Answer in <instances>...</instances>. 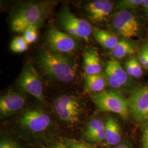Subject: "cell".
I'll use <instances>...</instances> for the list:
<instances>
[{
	"mask_svg": "<svg viewBox=\"0 0 148 148\" xmlns=\"http://www.w3.org/2000/svg\"><path fill=\"white\" fill-rule=\"evenodd\" d=\"M54 7L51 1L27 3L21 5L11 18L12 30L16 32H24L27 27L41 24L49 15Z\"/></svg>",
	"mask_w": 148,
	"mask_h": 148,
	"instance_id": "obj_1",
	"label": "cell"
},
{
	"mask_svg": "<svg viewBox=\"0 0 148 148\" xmlns=\"http://www.w3.org/2000/svg\"><path fill=\"white\" fill-rule=\"evenodd\" d=\"M38 64L45 74L54 79L70 82L75 77V64L63 54L44 51L38 56Z\"/></svg>",
	"mask_w": 148,
	"mask_h": 148,
	"instance_id": "obj_2",
	"label": "cell"
},
{
	"mask_svg": "<svg viewBox=\"0 0 148 148\" xmlns=\"http://www.w3.org/2000/svg\"><path fill=\"white\" fill-rule=\"evenodd\" d=\"M91 99L101 111L115 113L125 120L128 118L130 114L128 99L117 92L104 90L91 95Z\"/></svg>",
	"mask_w": 148,
	"mask_h": 148,
	"instance_id": "obj_3",
	"label": "cell"
},
{
	"mask_svg": "<svg viewBox=\"0 0 148 148\" xmlns=\"http://www.w3.org/2000/svg\"><path fill=\"white\" fill-rule=\"evenodd\" d=\"M59 24L74 38L88 41L93 33V27L85 19L75 16L67 6H63L59 15Z\"/></svg>",
	"mask_w": 148,
	"mask_h": 148,
	"instance_id": "obj_4",
	"label": "cell"
},
{
	"mask_svg": "<svg viewBox=\"0 0 148 148\" xmlns=\"http://www.w3.org/2000/svg\"><path fill=\"white\" fill-rule=\"evenodd\" d=\"M111 30L117 35L128 39L136 37L140 32L137 17L130 11H117L110 22Z\"/></svg>",
	"mask_w": 148,
	"mask_h": 148,
	"instance_id": "obj_5",
	"label": "cell"
},
{
	"mask_svg": "<svg viewBox=\"0 0 148 148\" xmlns=\"http://www.w3.org/2000/svg\"><path fill=\"white\" fill-rule=\"evenodd\" d=\"M53 108L59 118L69 125L79 121L81 106L78 99L73 95H60L53 102Z\"/></svg>",
	"mask_w": 148,
	"mask_h": 148,
	"instance_id": "obj_6",
	"label": "cell"
},
{
	"mask_svg": "<svg viewBox=\"0 0 148 148\" xmlns=\"http://www.w3.org/2000/svg\"><path fill=\"white\" fill-rule=\"evenodd\" d=\"M18 85L22 90L44 103L43 85L36 69L30 64H26L18 79Z\"/></svg>",
	"mask_w": 148,
	"mask_h": 148,
	"instance_id": "obj_7",
	"label": "cell"
},
{
	"mask_svg": "<svg viewBox=\"0 0 148 148\" xmlns=\"http://www.w3.org/2000/svg\"><path fill=\"white\" fill-rule=\"evenodd\" d=\"M133 119L142 125L148 121V85L133 91L128 99Z\"/></svg>",
	"mask_w": 148,
	"mask_h": 148,
	"instance_id": "obj_8",
	"label": "cell"
},
{
	"mask_svg": "<svg viewBox=\"0 0 148 148\" xmlns=\"http://www.w3.org/2000/svg\"><path fill=\"white\" fill-rule=\"evenodd\" d=\"M47 42L52 51L62 54L72 53L77 48V43L74 37L53 26L48 29Z\"/></svg>",
	"mask_w": 148,
	"mask_h": 148,
	"instance_id": "obj_9",
	"label": "cell"
},
{
	"mask_svg": "<svg viewBox=\"0 0 148 148\" xmlns=\"http://www.w3.org/2000/svg\"><path fill=\"white\" fill-rule=\"evenodd\" d=\"M51 122L50 117L43 111L38 109H28L24 111L20 119L22 126L33 132L45 130Z\"/></svg>",
	"mask_w": 148,
	"mask_h": 148,
	"instance_id": "obj_10",
	"label": "cell"
},
{
	"mask_svg": "<svg viewBox=\"0 0 148 148\" xmlns=\"http://www.w3.org/2000/svg\"><path fill=\"white\" fill-rule=\"evenodd\" d=\"M104 75L111 88L120 89L129 84V77L125 69L116 59L111 58L106 64Z\"/></svg>",
	"mask_w": 148,
	"mask_h": 148,
	"instance_id": "obj_11",
	"label": "cell"
},
{
	"mask_svg": "<svg viewBox=\"0 0 148 148\" xmlns=\"http://www.w3.org/2000/svg\"><path fill=\"white\" fill-rule=\"evenodd\" d=\"M25 104V99L23 95L14 92H8L0 98L1 116H6L21 110Z\"/></svg>",
	"mask_w": 148,
	"mask_h": 148,
	"instance_id": "obj_12",
	"label": "cell"
},
{
	"mask_svg": "<svg viewBox=\"0 0 148 148\" xmlns=\"http://www.w3.org/2000/svg\"><path fill=\"white\" fill-rule=\"evenodd\" d=\"M90 19L95 22H102L109 16L113 10V5L110 1L96 0L86 5Z\"/></svg>",
	"mask_w": 148,
	"mask_h": 148,
	"instance_id": "obj_13",
	"label": "cell"
},
{
	"mask_svg": "<svg viewBox=\"0 0 148 148\" xmlns=\"http://www.w3.org/2000/svg\"><path fill=\"white\" fill-rule=\"evenodd\" d=\"M85 137L92 142L101 143L106 142V125L100 119L94 118L87 123Z\"/></svg>",
	"mask_w": 148,
	"mask_h": 148,
	"instance_id": "obj_14",
	"label": "cell"
},
{
	"mask_svg": "<svg viewBox=\"0 0 148 148\" xmlns=\"http://www.w3.org/2000/svg\"><path fill=\"white\" fill-rule=\"evenodd\" d=\"M106 125V142L108 145L115 147L122 143L121 129L118 121L114 117H107Z\"/></svg>",
	"mask_w": 148,
	"mask_h": 148,
	"instance_id": "obj_15",
	"label": "cell"
},
{
	"mask_svg": "<svg viewBox=\"0 0 148 148\" xmlns=\"http://www.w3.org/2000/svg\"><path fill=\"white\" fill-rule=\"evenodd\" d=\"M84 68L86 75L101 74L102 66L97 51L92 49L85 51L84 53Z\"/></svg>",
	"mask_w": 148,
	"mask_h": 148,
	"instance_id": "obj_16",
	"label": "cell"
},
{
	"mask_svg": "<svg viewBox=\"0 0 148 148\" xmlns=\"http://www.w3.org/2000/svg\"><path fill=\"white\" fill-rule=\"evenodd\" d=\"M138 46L136 43L128 39L121 38L116 46L111 50L114 58L121 59L130 56H133L137 52Z\"/></svg>",
	"mask_w": 148,
	"mask_h": 148,
	"instance_id": "obj_17",
	"label": "cell"
},
{
	"mask_svg": "<svg viewBox=\"0 0 148 148\" xmlns=\"http://www.w3.org/2000/svg\"><path fill=\"white\" fill-rule=\"evenodd\" d=\"M93 34L97 41L107 49L112 50L119 41L114 34L96 27H93Z\"/></svg>",
	"mask_w": 148,
	"mask_h": 148,
	"instance_id": "obj_18",
	"label": "cell"
},
{
	"mask_svg": "<svg viewBox=\"0 0 148 148\" xmlns=\"http://www.w3.org/2000/svg\"><path fill=\"white\" fill-rule=\"evenodd\" d=\"M85 79L87 88L95 93L103 91L106 86L107 79L103 74L86 75Z\"/></svg>",
	"mask_w": 148,
	"mask_h": 148,
	"instance_id": "obj_19",
	"label": "cell"
},
{
	"mask_svg": "<svg viewBox=\"0 0 148 148\" xmlns=\"http://www.w3.org/2000/svg\"><path fill=\"white\" fill-rule=\"evenodd\" d=\"M144 0H122L118 2L116 9L117 11H130L142 6Z\"/></svg>",
	"mask_w": 148,
	"mask_h": 148,
	"instance_id": "obj_20",
	"label": "cell"
},
{
	"mask_svg": "<svg viewBox=\"0 0 148 148\" xmlns=\"http://www.w3.org/2000/svg\"><path fill=\"white\" fill-rule=\"evenodd\" d=\"M28 43L24 38L21 36L16 37L11 42V49L16 53H22L26 51L28 48Z\"/></svg>",
	"mask_w": 148,
	"mask_h": 148,
	"instance_id": "obj_21",
	"label": "cell"
},
{
	"mask_svg": "<svg viewBox=\"0 0 148 148\" xmlns=\"http://www.w3.org/2000/svg\"><path fill=\"white\" fill-rule=\"evenodd\" d=\"M64 140L65 144L68 148H97L95 145L90 144L75 139L65 138Z\"/></svg>",
	"mask_w": 148,
	"mask_h": 148,
	"instance_id": "obj_22",
	"label": "cell"
},
{
	"mask_svg": "<svg viewBox=\"0 0 148 148\" xmlns=\"http://www.w3.org/2000/svg\"><path fill=\"white\" fill-rule=\"evenodd\" d=\"M38 27L32 25L27 27L24 32L23 37L24 38L28 45L35 42L38 38Z\"/></svg>",
	"mask_w": 148,
	"mask_h": 148,
	"instance_id": "obj_23",
	"label": "cell"
},
{
	"mask_svg": "<svg viewBox=\"0 0 148 148\" xmlns=\"http://www.w3.org/2000/svg\"><path fill=\"white\" fill-rule=\"evenodd\" d=\"M133 60V76L135 79H139L143 75V70L142 65L140 63L138 57L136 54L132 56Z\"/></svg>",
	"mask_w": 148,
	"mask_h": 148,
	"instance_id": "obj_24",
	"label": "cell"
},
{
	"mask_svg": "<svg viewBox=\"0 0 148 148\" xmlns=\"http://www.w3.org/2000/svg\"><path fill=\"white\" fill-rule=\"evenodd\" d=\"M140 148H148V121L142 125Z\"/></svg>",
	"mask_w": 148,
	"mask_h": 148,
	"instance_id": "obj_25",
	"label": "cell"
},
{
	"mask_svg": "<svg viewBox=\"0 0 148 148\" xmlns=\"http://www.w3.org/2000/svg\"><path fill=\"white\" fill-rule=\"evenodd\" d=\"M125 70L130 77L133 76V68L132 56L125 63Z\"/></svg>",
	"mask_w": 148,
	"mask_h": 148,
	"instance_id": "obj_26",
	"label": "cell"
},
{
	"mask_svg": "<svg viewBox=\"0 0 148 148\" xmlns=\"http://www.w3.org/2000/svg\"><path fill=\"white\" fill-rule=\"evenodd\" d=\"M138 59L140 63L141 64V65H143V66L145 65V64L147 63L148 56H147L146 51H145V48L144 47L142 48V49L140 50L139 53L138 54Z\"/></svg>",
	"mask_w": 148,
	"mask_h": 148,
	"instance_id": "obj_27",
	"label": "cell"
},
{
	"mask_svg": "<svg viewBox=\"0 0 148 148\" xmlns=\"http://www.w3.org/2000/svg\"><path fill=\"white\" fill-rule=\"evenodd\" d=\"M112 148H133L132 145L128 142H122L119 145Z\"/></svg>",
	"mask_w": 148,
	"mask_h": 148,
	"instance_id": "obj_28",
	"label": "cell"
},
{
	"mask_svg": "<svg viewBox=\"0 0 148 148\" xmlns=\"http://www.w3.org/2000/svg\"><path fill=\"white\" fill-rule=\"evenodd\" d=\"M11 140H3L0 143V148H10Z\"/></svg>",
	"mask_w": 148,
	"mask_h": 148,
	"instance_id": "obj_29",
	"label": "cell"
},
{
	"mask_svg": "<svg viewBox=\"0 0 148 148\" xmlns=\"http://www.w3.org/2000/svg\"><path fill=\"white\" fill-rule=\"evenodd\" d=\"M142 7L145 11L148 13V0H144Z\"/></svg>",
	"mask_w": 148,
	"mask_h": 148,
	"instance_id": "obj_30",
	"label": "cell"
},
{
	"mask_svg": "<svg viewBox=\"0 0 148 148\" xmlns=\"http://www.w3.org/2000/svg\"><path fill=\"white\" fill-rule=\"evenodd\" d=\"M53 148H68L65 144H64L62 143H58L56 145H55Z\"/></svg>",
	"mask_w": 148,
	"mask_h": 148,
	"instance_id": "obj_31",
	"label": "cell"
},
{
	"mask_svg": "<svg viewBox=\"0 0 148 148\" xmlns=\"http://www.w3.org/2000/svg\"><path fill=\"white\" fill-rule=\"evenodd\" d=\"M10 148H19V147H18L17 144L14 142H13V141L11 140Z\"/></svg>",
	"mask_w": 148,
	"mask_h": 148,
	"instance_id": "obj_32",
	"label": "cell"
},
{
	"mask_svg": "<svg viewBox=\"0 0 148 148\" xmlns=\"http://www.w3.org/2000/svg\"><path fill=\"white\" fill-rule=\"evenodd\" d=\"M143 47L145 48V51H146V53L147 54V55H148V42L147 43V44H145Z\"/></svg>",
	"mask_w": 148,
	"mask_h": 148,
	"instance_id": "obj_33",
	"label": "cell"
},
{
	"mask_svg": "<svg viewBox=\"0 0 148 148\" xmlns=\"http://www.w3.org/2000/svg\"><path fill=\"white\" fill-rule=\"evenodd\" d=\"M147 56H148V55H147ZM144 68L145 69H146V70H148V59H147V63L145 64V65L144 66Z\"/></svg>",
	"mask_w": 148,
	"mask_h": 148,
	"instance_id": "obj_34",
	"label": "cell"
}]
</instances>
